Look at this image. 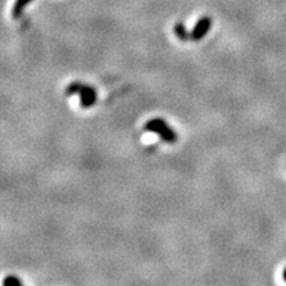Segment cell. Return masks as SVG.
I'll use <instances>...</instances> for the list:
<instances>
[{"label": "cell", "instance_id": "1", "mask_svg": "<svg viewBox=\"0 0 286 286\" xmlns=\"http://www.w3.org/2000/svg\"><path fill=\"white\" fill-rule=\"evenodd\" d=\"M67 95L79 94V105L83 109H89L97 102V90L88 84L73 81L68 85L65 90Z\"/></svg>", "mask_w": 286, "mask_h": 286}, {"label": "cell", "instance_id": "2", "mask_svg": "<svg viewBox=\"0 0 286 286\" xmlns=\"http://www.w3.org/2000/svg\"><path fill=\"white\" fill-rule=\"evenodd\" d=\"M143 130L158 134L159 137H160V139L166 143L178 142V134L172 130V127L169 126L167 122L160 119V118L150 119L149 122H146V125H145V127H143Z\"/></svg>", "mask_w": 286, "mask_h": 286}, {"label": "cell", "instance_id": "3", "mask_svg": "<svg viewBox=\"0 0 286 286\" xmlns=\"http://www.w3.org/2000/svg\"><path fill=\"white\" fill-rule=\"evenodd\" d=\"M212 27V20L208 16H204L197 20V23L195 24L194 29L191 31V40L194 42H199L201 38L206 37V35L208 33L210 28Z\"/></svg>", "mask_w": 286, "mask_h": 286}, {"label": "cell", "instance_id": "4", "mask_svg": "<svg viewBox=\"0 0 286 286\" xmlns=\"http://www.w3.org/2000/svg\"><path fill=\"white\" fill-rule=\"evenodd\" d=\"M174 32L175 36H176L180 42H188V40H191V33L187 31V28H186V26L183 23L175 24Z\"/></svg>", "mask_w": 286, "mask_h": 286}, {"label": "cell", "instance_id": "5", "mask_svg": "<svg viewBox=\"0 0 286 286\" xmlns=\"http://www.w3.org/2000/svg\"><path fill=\"white\" fill-rule=\"evenodd\" d=\"M31 2L32 0H16L12 7V17H15V19L20 17V16L23 15V12H24V8H26Z\"/></svg>", "mask_w": 286, "mask_h": 286}, {"label": "cell", "instance_id": "6", "mask_svg": "<svg viewBox=\"0 0 286 286\" xmlns=\"http://www.w3.org/2000/svg\"><path fill=\"white\" fill-rule=\"evenodd\" d=\"M3 286H23V283L16 276H8L4 278Z\"/></svg>", "mask_w": 286, "mask_h": 286}, {"label": "cell", "instance_id": "7", "mask_svg": "<svg viewBox=\"0 0 286 286\" xmlns=\"http://www.w3.org/2000/svg\"><path fill=\"white\" fill-rule=\"evenodd\" d=\"M282 277H283V280L286 281V268L283 269V272H282Z\"/></svg>", "mask_w": 286, "mask_h": 286}]
</instances>
